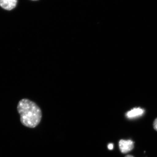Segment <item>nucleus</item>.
Returning <instances> with one entry per match:
<instances>
[{
  "label": "nucleus",
  "mask_w": 157,
  "mask_h": 157,
  "mask_svg": "<svg viewBox=\"0 0 157 157\" xmlns=\"http://www.w3.org/2000/svg\"><path fill=\"white\" fill-rule=\"evenodd\" d=\"M17 109L20 115L21 122L25 126L32 128L40 123L42 112L34 102L27 99L21 100L17 105Z\"/></svg>",
  "instance_id": "nucleus-1"
},
{
  "label": "nucleus",
  "mask_w": 157,
  "mask_h": 157,
  "mask_svg": "<svg viewBox=\"0 0 157 157\" xmlns=\"http://www.w3.org/2000/svg\"><path fill=\"white\" fill-rule=\"evenodd\" d=\"M125 157H134L132 155H126Z\"/></svg>",
  "instance_id": "nucleus-7"
},
{
  "label": "nucleus",
  "mask_w": 157,
  "mask_h": 157,
  "mask_svg": "<svg viewBox=\"0 0 157 157\" xmlns=\"http://www.w3.org/2000/svg\"><path fill=\"white\" fill-rule=\"evenodd\" d=\"M153 126L155 130L157 131V118L154 121Z\"/></svg>",
  "instance_id": "nucleus-5"
},
{
  "label": "nucleus",
  "mask_w": 157,
  "mask_h": 157,
  "mask_svg": "<svg viewBox=\"0 0 157 157\" xmlns=\"http://www.w3.org/2000/svg\"><path fill=\"white\" fill-rule=\"evenodd\" d=\"M108 148L109 150H112L113 148V143H109L108 145Z\"/></svg>",
  "instance_id": "nucleus-6"
},
{
  "label": "nucleus",
  "mask_w": 157,
  "mask_h": 157,
  "mask_svg": "<svg viewBox=\"0 0 157 157\" xmlns=\"http://www.w3.org/2000/svg\"><path fill=\"white\" fill-rule=\"evenodd\" d=\"M134 143L132 140H121L119 142L120 150L123 154H126L133 150Z\"/></svg>",
  "instance_id": "nucleus-2"
},
{
  "label": "nucleus",
  "mask_w": 157,
  "mask_h": 157,
  "mask_svg": "<svg viewBox=\"0 0 157 157\" xmlns=\"http://www.w3.org/2000/svg\"><path fill=\"white\" fill-rule=\"evenodd\" d=\"M32 1H37V0H32Z\"/></svg>",
  "instance_id": "nucleus-8"
},
{
  "label": "nucleus",
  "mask_w": 157,
  "mask_h": 157,
  "mask_svg": "<svg viewBox=\"0 0 157 157\" xmlns=\"http://www.w3.org/2000/svg\"><path fill=\"white\" fill-rule=\"evenodd\" d=\"M17 0H0V6L7 10H11L16 6Z\"/></svg>",
  "instance_id": "nucleus-3"
},
{
  "label": "nucleus",
  "mask_w": 157,
  "mask_h": 157,
  "mask_svg": "<svg viewBox=\"0 0 157 157\" xmlns=\"http://www.w3.org/2000/svg\"><path fill=\"white\" fill-rule=\"evenodd\" d=\"M144 113V110L140 108H135L126 113V116L128 118H133L142 116Z\"/></svg>",
  "instance_id": "nucleus-4"
}]
</instances>
